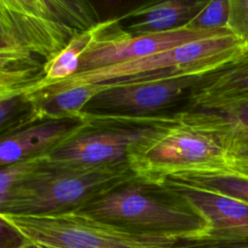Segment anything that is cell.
Segmentation results:
<instances>
[{"mask_svg": "<svg viewBox=\"0 0 248 248\" xmlns=\"http://www.w3.org/2000/svg\"><path fill=\"white\" fill-rule=\"evenodd\" d=\"M101 22L88 1L0 0V99L30 92L75 36Z\"/></svg>", "mask_w": 248, "mask_h": 248, "instance_id": "obj_1", "label": "cell"}, {"mask_svg": "<svg viewBox=\"0 0 248 248\" xmlns=\"http://www.w3.org/2000/svg\"><path fill=\"white\" fill-rule=\"evenodd\" d=\"M76 211L130 232L177 241L199 236L206 229L203 218L166 183L138 177Z\"/></svg>", "mask_w": 248, "mask_h": 248, "instance_id": "obj_2", "label": "cell"}, {"mask_svg": "<svg viewBox=\"0 0 248 248\" xmlns=\"http://www.w3.org/2000/svg\"><path fill=\"white\" fill-rule=\"evenodd\" d=\"M247 51L246 44L228 29L222 34L143 58L78 73L38 91L57 92L81 84L111 86L183 77H202L232 63Z\"/></svg>", "mask_w": 248, "mask_h": 248, "instance_id": "obj_3", "label": "cell"}, {"mask_svg": "<svg viewBox=\"0 0 248 248\" xmlns=\"http://www.w3.org/2000/svg\"><path fill=\"white\" fill-rule=\"evenodd\" d=\"M151 130L128 154L135 175L162 184L168 178L192 174H232L225 150L208 134L172 116L149 120Z\"/></svg>", "mask_w": 248, "mask_h": 248, "instance_id": "obj_4", "label": "cell"}, {"mask_svg": "<svg viewBox=\"0 0 248 248\" xmlns=\"http://www.w3.org/2000/svg\"><path fill=\"white\" fill-rule=\"evenodd\" d=\"M135 177L128 164L65 168L44 162L0 198V214L43 216L76 211Z\"/></svg>", "mask_w": 248, "mask_h": 248, "instance_id": "obj_5", "label": "cell"}, {"mask_svg": "<svg viewBox=\"0 0 248 248\" xmlns=\"http://www.w3.org/2000/svg\"><path fill=\"white\" fill-rule=\"evenodd\" d=\"M42 248H175L177 240L130 232L78 211L54 215L0 214Z\"/></svg>", "mask_w": 248, "mask_h": 248, "instance_id": "obj_6", "label": "cell"}, {"mask_svg": "<svg viewBox=\"0 0 248 248\" xmlns=\"http://www.w3.org/2000/svg\"><path fill=\"white\" fill-rule=\"evenodd\" d=\"M202 77L105 85L87 104L83 116L94 122L141 124L151 118L172 115L185 108Z\"/></svg>", "mask_w": 248, "mask_h": 248, "instance_id": "obj_7", "label": "cell"}, {"mask_svg": "<svg viewBox=\"0 0 248 248\" xmlns=\"http://www.w3.org/2000/svg\"><path fill=\"white\" fill-rule=\"evenodd\" d=\"M151 128L152 124L89 121L80 132L45 153V162L65 168L126 165L131 147Z\"/></svg>", "mask_w": 248, "mask_h": 248, "instance_id": "obj_8", "label": "cell"}, {"mask_svg": "<svg viewBox=\"0 0 248 248\" xmlns=\"http://www.w3.org/2000/svg\"><path fill=\"white\" fill-rule=\"evenodd\" d=\"M228 29H196L186 26L169 32L131 36L119 28L117 18L108 19L99 24L96 36L82 53L78 73L143 58L222 34Z\"/></svg>", "mask_w": 248, "mask_h": 248, "instance_id": "obj_9", "label": "cell"}, {"mask_svg": "<svg viewBox=\"0 0 248 248\" xmlns=\"http://www.w3.org/2000/svg\"><path fill=\"white\" fill-rule=\"evenodd\" d=\"M205 221L199 236L176 242L175 248H248V203L200 187L166 180Z\"/></svg>", "mask_w": 248, "mask_h": 248, "instance_id": "obj_10", "label": "cell"}, {"mask_svg": "<svg viewBox=\"0 0 248 248\" xmlns=\"http://www.w3.org/2000/svg\"><path fill=\"white\" fill-rule=\"evenodd\" d=\"M87 119H55L37 122L1 136V167L45 154L88 125Z\"/></svg>", "mask_w": 248, "mask_h": 248, "instance_id": "obj_11", "label": "cell"}, {"mask_svg": "<svg viewBox=\"0 0 248 248\" xmlns=\"http://www.w3.org/2000/svg\"><path fill=\"white\" fill-rule=\"evenodd\" d=\"M207 3V0L144 2L118 17L117 23L131 36L169 32L186 27Z\"/></svg>", "mask_w": 248, "mask_h": 248, "instance_id": "obj_12", "label": "cell"}, {"mask_svg": "<svg viewBox=\"0 0 248 248\" xmlns=\"http://www.w3.org/2000/svg\"><path fill=\"white\" fill-rule=\"evenodd\" d=\"M247 97L248 51L232 63L202 76L192 89L184 109H211Z\"/></svg>", "mask_w": 248, "mask_h": 248, "instance_id": "obj_13", "label": "cell"}, {"mask_svg": "<svg viewBox=\"0 0 248 248\" xmlns=\"http://www.w3.org/2000/svg\"><path fill=\"white\" fill-rule=\"evenodd\" d=\"M172 117L211 136L225 150L232 174L248 179V127L227 124L192 109H183Z\"/></svg>", "mask_w": 248, "mask_h": 248, "instance_id": "obj_14", "label": "cell"}, {"mask_svg": "<svg viewBox=\"0 0 248 248\" xmlns=\"http://www.w3.org/2000/svg\"><path fill=\"white\" fill-rule=\"evenodd\" d=\"M106 88L103 84H81L57 92L36 91L26 94L36 122L55 119H84L87 104Z\"/></svg>", "mask_w": 248, "mask_h": 248, "instance_id": "obj_15", "label": "cell"}, {"mask_svg": "<svg viewBox=\"0 0 248 248\" xmlns=\"http://www.w3.org/2000/svg\"><path fill=\"white\" fill-rule=\"evenodd\" d=\"M98 26L75 36L69 45L46 65L43 81L27 94L38 91L47 85L60 82L76 75L79 69L81 55L96 36Z\"/></svg>", "mask_w": 248, "mask_h": 248, "instance_id": "obj_16", "label": "cell"}, {"mask_svg": "<svg viewBox=\"0 0 248 248\" xmlns=\"http://www.w3.org/2000/svg\"><path fill=\"white\" fill-rule=\"evenodd\" d=\"M167 180L200 187L248 203V179L235 174L180 175Z\"/></svg>", "mask_w": 248, "mask_h": 248, "instance_id": "obj_17", "label": "cell"}, {"mask_svg": "<svg viewBox=\"0 0 248 248\" xmlns=\"http://www.w3.org/2000/svg\"><path fill=\"white\" fill-rule=\"evenodd\" d=\"M37 123L32 104L26 95L0 99L1 136Z\"/></svg>", "mask_w": 248, "mask_h": 248, "instance_id": "obj_18", "label": "cell"}, {"mask_svg": "<svg viewBox=\"0 0 248 248\" xmlns=\"http://www.w3.org/2000/svg\"><path fill=\"white\" fill-rule=\"evenodd\" d=\"M45 162V155L30 157L4 167L0 170V198L4 197L15 185L25 179Z\"/></svg>", "mask_w": 248, "mask_h": 248, "instance_id": "obj_19", "label": "cell"}, {"mask_svg": "<svg viewBox=\"0 0 248 248\" xmlns=\"http://www.w3.org/2000/svg\"><path fill=\"white\" fill-rule=\"evenodd\" d=\"M230 0L208 1L207 5L190 21L187 27L196 29L228 28Z\"/></svg>", "mask_w": 248, "mask_h": 248, "instance_id": "obj_20", "label": "cell"}, {"mask_svg": "<svg viewBox=\"0 0 248 248\" xmlns=\"http://www.w3.org/2000/svg\"><path fill=\"white\" fill-rule=\"evenodd\" d=\"M192 110L201 111L213 119L227 124L248 127V97L211 109Z\"/></svg>", "mask_w": 248, "mask_h": 248, "instance_id": "obj_21", "label": "cell"}, {"mask_svg": "<svg viewBox=\"0 0 248 248\" xmlns=\"http://www.w3.org/2000/svg\"><path fill=\"white\" fill-rule=\"evenodd\" d=\"M227 27L248 47V0H230Z\"/></svg>", "mask_w": 248, "mask_h": 248, "instance_id": "obj_22", "label": "cell"}, {"mask_svg": "<svg viewBox=\"0 0 248 248\" xmlns=\"http://www.w3.org/2000/svg\"><path fill=\"white\" fill-rule=\"evenodd\" d=\"M0 220L1 248H21L24 244H26L29 241L5 220H3L2 218H0Z\"/></svg>", "mask_w": 248, "mask_h": 248, "instance_id": "obj_23", "label": "cell"}, {"mask_svg": "<svg viewBox=\"0 0 248 248\" xmlns=\"http://www.w3.org/2000/svg\"><path fill=\"white\" fill-rule=\"evenodd\" d=\"M21 248H42L41 246H39L38 244L36 243H33L31 241H28L26 244H24Z\"/></svg>", "mask_w": 248, "mask_h": 248, "instance_id": "obj_24", "label": "cell"}]
</instances>
